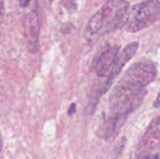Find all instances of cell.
<instances>
[{
	"label": "cell",
	"instance_id": "1",
	"mask_svg": "<svg viewBox=\"0 0 160 159\" xmlns=\"http://www.w3.org/2000/svg\"><path fill=\"white\" fill-rule=\"evenodd\" d=\"M158 70L154 63L142 61L133 64L116 83L109 99L111 117L126 119L143 101L147 86L155 80Z\"/></svg>",
	"mask_w": 160,
	"mask_h": 159
},
{
	"label": "cell",
	"instance_id": "2",
	"mask_svg": "<svg viewBox=\"0 0 160 159\" xmlns=\"http://www.w3.org/2000/svg\"><path fill=\"white\" fill-rule=\"evenodd\" d=\"M129 7L127 0H107L89 20L84 30V37L87 40H94L123 28Z\"/></svg>",
	"mask_w": 160,
	"mask_h": 159
},
{
	"label": "cell",
	"instance_id": "3",
	"mask_svg": "<svg viewBox=\"0 0 160 159\" xmlns=\"http://www.w3.org/2000/svg\"><path fill=\"white\" fill-rule=\"evenodd\" d=\"M159 20L160 1L144 0L129 7L123 29L128 33H137Z\"/></svg>",
	"mask_w": 160,
	"mask_h": 159
},
{
	"label": "cell",
	"instance_id": "4",
	"mask_svg": "<svg viewBox=\"0 0 160 159\" xmlns=\"http://www.w3.org/2000/svg\"><path fill=\"white\" fill-rule=\"evenodd\" d=\"M120 49L118 46H112L105 51H103L97 58L95 62V71L96 74L100 78H107L106 82V90L108 89L109 84L112 82V72L116 65Z\"/></svg>",
	"mask_w": 160,
	"mask_h": 159
},
{
	"label": "cell",
	"instance_id": "5",
	"mask_svg": "<svg viewBox=\"0 0 160 159\" xmlns=\"http://www.w3.org/2000/svg\"><path fill=\"white\" fill-rule=\"evenodd\" d=\"M40 26V15L38 7V2L35 0L31 10L27 13L24 20V31L28 45L35 48L38 39Z\"/></svg>",
	"mask_w": 160,
	"mask_h": 159
},
{
	"label": "cell",
	"instance_id": "6",
	"mask_svg": "<svg viewBox=\"0 0 160 159\" xmlns=\"http://www.w3.org/2000/svg\"><path fill=\"white\" fill-rule=\"evenodd\" d=\"M138 48H139V43L132 42V43L128 44L121 52H119L116 65H115L113 72H112V79H114L121 72V70L127 65V63L135 55Z\"/></svg>",
	"mask_w": 160,
	"mask_h": 159
},
{
	"label": "cell",
	"instance_id": "7",
	"mask_svg": "<svg viewBox=\"0 0 160 159\" xmlns=\"http://www.w3.org/2000/svg\"><path fill=\"white\" fill-rule=\"evenodd\" d=\"M143 142L145 146H156L160 143V116L153 120V122L148 127L144 136H143Z\"/></svg>",
	"mask_w": 160,
	"mask_h": 159
},
{
	"label": "cell",
	"instance_id": "8",
	"mask_svg": "<svg viewBox=\"0 0 160 159\" xmlns=\"http://www.w3.org/2000/svg\"><path fill=\"white\" fill-rule=\"evenodd\" d=\"M126 142H127V140L125 137L121 138L118 142L116 143L112 153V157L111 159H118L119 157L121 156V154L123 153L124 149H125V146H126Z\"/></svg>",
	"mask_w": 160,
	"mask_h": 159
},
{
	"label": "cell",
	"instance_id": "9",
	"mask_svg": "<svg viewBox=\"0 0 160 159\" xmlns=\"http://www.w3.org/2000/svg\"><path fill=\"white\" fill-rule=\"evenodd\" d=\"M76 2L77 0H61V4L64 7H66L68 10L74 9L76 7Z\"/></svg>",
	"mask_w": 160,
	"mask_h": 159
},
{
	"label": "cell",
	"instance_id": "10",
	"mask_svg": "<svg viewBox=\"0 0 160 159\" xmlns=\"http://www.w3.org/2000/svg\"><path fill=\"white\" fill-rule=\"evenodd\" d=\"M32 0H19V4L22 7H26L31 4Z\"/></svg>",
	"mask_w": 160,
	"mask_h": 159
},
{
	"label": "cell",
	"instance_id": "11",
	"mask_svg": "<svg viewBox=\"0 0 160 159\" xmlns=\"http://www.w3.org/2000/svg\"><path fill=\"white\" fill-rule=\"evenodd\" d=\"M139 159H158V155H143L140 157Z\"/></svg>",
	"mask_w": 160,
	"mask_h": 159
},
{
	"label": "cell",
	"instance_id": "12",
	"mask_svg": "<svg viewBox=\"0 0 160 159\" xmlns=\"http://www.w3.org/2000/svg\"><path fill=\"white\" fill-rule=\"evenodd\" d=\"M4 0H0V21H2L4 16Z\"/></svg>",
	"mask_w": 160,
	"mask_h": 159
},
{
	"label": "cell",
	"instance_id": "13",
	"mask_svg": "<svg viewBox=\"0 0 160 159\" xmlns=\"http://www.w3.org/2000/svg\"><path fill=\"white\" fill-rule=\"evenodd\" d=\"M154 107L155 108H160V91L156 98V100L154 101Z\"/></svg>",
	"mask_w": 160,
	"mask_h": 159
},
{
	"label": "cell",
	"instance_id": "14",
	"mask_svg": "<svg viewBox=\"0 0 160 159\" xmlns=\"http://www.w3.org/2000/svg\"><path fill=\"white\" fill-rule=\"evenodd\" d=\"M75 108H76V107H75V105H74V104H72V105H71V107H70V109H69V112H68V114H69V115H71V114L75 112Z\"/></svg>",
	"mask_w": 160,
	"mask_h": 159
},
{
	"label": "cell",
	"instance_id": "15",
	"mask_svg": "<svg viewBox=\"0 0 160 159\" xmlns=\"http://www.w3.org/2000/svg\"><path fill=\"white\" fill-rule=\"evenodd\" d=\"M2 146H3V142H2V138H1V135H0V151L2 150Z\"/></svg>",
	"mask_w": 160,
	"mask_h": 159
},
{
	"label": "cell",
	"instance_id": "16",
	"mask_svg": "<svg viewBox=\"0 0 160 159\" xmlns=\"http://www.w3.org/2000/svg\"><path fill=\"white\" fill-rule=\"evenodd\" d=\"M50 1H51V2H52V0H50Z\"/></svg>",
	"mask_w": 160,
	"mask_h": 159
}]
</instances>
